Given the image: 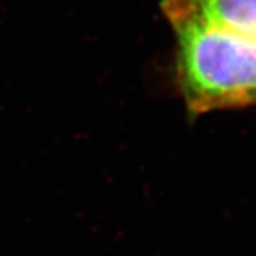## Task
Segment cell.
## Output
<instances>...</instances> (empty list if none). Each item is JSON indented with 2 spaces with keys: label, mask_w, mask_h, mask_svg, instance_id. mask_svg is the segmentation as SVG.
<instances>
[{
  "label": "cell",
  "mask_w": 256,
  "mask_h": 256,
  "mask_svg": "<svg viewBox=\"0 0 256 256\" xmlns=\"http://www.w3.org/2000/svg\"><path fill=\"white\" fill-rule=\"evenodd\" d=\"M168 23L176 82L191 117L256 104L255 38L191 20Z\"/></svg>",
  "instance_id": "obj_1"
},
{
  "label": "cell",
  "mask_w": 256,
  "mask_h": 256,
  "mask_svg": "<svg viewBox=\"0 0 256 256\" xmlns=\"http://www.w3.org/2000/svg\"><path fill=\"white\" fill-rule=\"evenodd\" d=\"M168 22L191 20L256 40V0H162Z\"/></svg>",
  "instance_id": "obj_2"
}]
</instances>
